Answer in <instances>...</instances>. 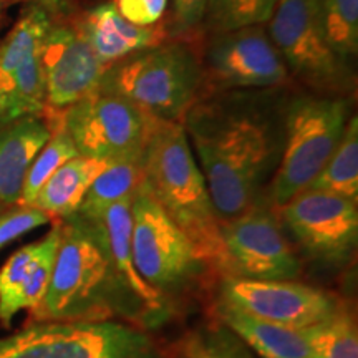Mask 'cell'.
I'll list each match as a JSON object with an SVG mask.
<instances>
[{
  "instance_id": "13",
  "label": "cell",
  "mask_w": 358,
  "mask_h": 358,
  "mask_svg": "<svg viewBox=\"0 0 358 358\" xmlns=\"http://www.w3.org/2000/svg\"><path fill=\"white\" fill-rule=\"evenodd\" d=\"M219 299L257 319L294 330L319 324L338 307L334 297L310 285L236 275H222Z\"/></svg>"
},
{
  "instance_id": "30",
  "label": "cell",
  "mask_w": 358,
  "mask_h": 358,
  "mask_svg": "<svg viewBox=\"0 0 358 358\" xmlns=\"http://www.w3.org/2000/svg\"><path fill=\"white\" fill-rule=\"evenodd\" d=\"M206 15V0H173V19L169 32L173 37H194L203 25Z\"/></svg>"
},
{
  "instance_id": "15",
  "label": "cell",
  "mask_w": 358,
  "mask_h": 358,
  "mask_svg": "<svg viewBox=\"0 0 358 358\" xmlns=\"http://www.w3.org/2000/svg\"><path fill=\"white\" fill-rule=\"evenodd\" d=\"M73 22L96 57L108 66L173 37L164 22L151 27L134 25L111 2L90 8Z\"/></svg>"
},
{
  "instance_id": "7",
  "label": "cell",
  "mask_w": 358,
  "mask_h": 358,
  "mask_svg": "<svg viewBox=\"0 0 358 358\" xmlns=\"http://www.w3.org/2000/svg\"><path fill=\"white\" fill-rule=\"evenodd\" d=\"M156 118L127 98L96 87L57 116L78 155L106 163L143 161Z\"/></svg>"
},
{
  "instance_id": "23",
  "label": "cell",
  "mask_w": 358,
  "mask_h": 358,
  "mask_svg": "<svg viewBox=\"0 0 358 358\" xmlns=\"http://www.w3.org/2000/svg\"><path fill=\"white\" fill-rule=\"evenodd\" d=\"M310 358H358L355 319L347 308L337 307L332 315L301 330Z\"/></svg>"
},
{
  "instance_id": "25",
  "label": "cell",
  "mask_w": 358,
  "mask_h": 358,
  "mask_svg": "<svg viewBox=\"0 0 358 358\" xmlns=\"http://www.w3.org/2000/svg\"><path fill=\"white\" fill-rule=\"evenodd\" d=\"M330 48L350 64L358 53V0H317Z\"/></svg>"
},
{
  "instance_id": "28",
  "label": "cell",
  "mask_w": 358,
  "mask_h": 358,
  "mask_svg": "<svg viewBox=\"0 0 358 358\" xmlns=\"http://www.w3.org/2000/svg\"><path fill=\"white\" fill-rule=\"evenodd\" d=\"M178 358H259L224 324L206 325L187 335Z\"/></svg>"
},
{
  "instance_id": "8",
  "label": "cell",
  "mask_w": 358,
  "mask_h": 358,
  "mask_svg": "<svg viewBox=\"0 0 358 358\" xmlns=\"http://www.w3.org/2000/svg\"><path fill=\"white\" fill-rule=\"evenodd\" d=\"M266 25L289 75L308 92L345 95L352 88L348 64L330 48L317 0H277Z\"/></svg>"
},
{
  "instance_id": "27",
  "label": "cell",
  "mask_w": 358,
  "mask_h": 358,
  "mask_svg": "<svg viewBox=\"0 0 358 358\" xmlns=\"http://www.w3.org/2000/svg\"><path fill=\"white\" fill-rule=\"evenodd\" d=\"M277 0H206L204 20L213 34L266 25Z\"/></svg>"
},
{
  "instance_id": "2",
  "label": "cell",
  "mask_w": 358,
  "mask_h": 358,
  "mask_svg": "<svg viewBox=\"0 0 358 358\" xmlns=\"http://www.w3.org/2000/svg\"><path fill=\"white\" fill-rule=\"evenodd\" d=\"M60 222V243L42 302L30 312L34 322L116 320L124 319L150 329V317L124 287L111 261L100 222L77 214Z\"/></svg>"
},
{
  "instance_id": "26",
  "label": "cell",
  "mask_w": 358,
  "mask_h": 358,
  "mask_svg": "<svg viewBox=\"0 0 358 358\" xmlns=\"http://www.w3.org/2000/svg\"><path fill=\"white\" fill-rule=\"evenodd\" d=\"M48 236L24 245L0 268V324L8 327L17 315V297L42 256Z\"/></svg>"
},
{
  "instance_id": "1",
  "label": "cell",
  "mask_w": 358,
  "mask_h": 358,
  "mask_svg": "<svg viewBox=\"0 0 358 358\" xmlns=\"http://www.w3.org/2000/svg\"><path fill=\"white\" fill-rule=\"evenodd\" d=\"M282 90H203L182 120L221 222L261 201L275 171L289 95Z\"/></svg>"
},
{
  "instance_id": "34",
  "label": "cell",
  "mask_w": 358,
  "mask_h": 358,
  "mask_svg": "<svg viewBox=\"0 0 358 358\" xmlns=\"http://www.w3.org/2000/svg\"><path fill=\"white\" fill-rule=\"evenodd\" d=\"M6 209H7V208H6V206H2V204H0V214H2L3 211H6Z\"/></svg>"
},
{
  "instance_id": "11",
  "label": "cell",
  "mask_w": 358,
  "mask_h": 358,
  "mask_svg": "<svg viewBox=\"0 0 358 358\" xmlns=\"http://www.w3.org/2000/svg\"><path fill=\"white\" fill-rule=\"evenodd\" d=\"M227 275L259 280H292L301 262L282 232L275 214L257 201L252 208L221 222Z\"/></svg>"
},
{
  "instance_id": "10",
  "label": "cell",
  "mask_w": 358,
  "mask_h": 358,
  "mask_svg": "<svg viewBox=\"0 0 358 358\" xmlns=\"http://www.w3.org/2000/svg\"><path fill=\"white\" fill-rule=\"evenodd\" d=\"M203 90L284 88L290 75L266 25L213 34L201 47Z\"/></svg>"
},
{
  "instance_id": "17",
  "label": "cell",
  "mask_w": 358,
  "mask_h": 358,
  "mask_svg": "<svg viewBox=\"0 0 358 358\" xmlns=\"http://www.w3.org/2000/svg\"><path fill=\"white\" fill-rule=\"evenodd\" d=\"M50 136L45 115L0 123V204H19L27 169Z\"/></svg>"
},
{
  "instance_id": "32",
  "label": "cell",
  "mask_w": 358,
  "mask_h": 358,
  "mask_svg": "<svg viewBox=\"0 0 358 358\" xmlns=\"http://www.w3.org/2000/svg\"><path fill=\"white\" fill-rule=\"evenodd\" d=\"M35 2L40 3V6H43L48 12L52 13V15H55L58 8H60V0H35Z\"/></svg>"
},
{
  "instance_id": "21",
  "label": "cell",
  "mask_w": 358,
  "mask_h": 358,
  "mask_svg": "<svg viewBox=\"0 0 358 358\" xmlns=\"http://www.w3.org/2000/svg\"><path fill=\"white\" fill-rule=\"evenodd\" d=\"M143 179V161L108 163V166L93 179L75 214L83 221L98 222L111 204L124 196L133 194L140 187Z\"/></svg>"
},
{
  "instance_id": "6",
  "label": "cell",
  "mask_w": 358,
  "mask_h": 358,
  "mask_svg": "<svg viewBox=\"0 0 358 358\" xmlns=\"http://www.w3.org/2000/svg\"><path fill=\"white\" fill-rule=\"evenodd\" d=\"M0 358H166L151 335L124 320L34 322L0 337Z\"/></svg>"
},
{
  "instance_id": "16",
  "label": "cell",
  "mask_w": 358,
  "mask_h": 358,
  "mask_svg": "<svg viewBox=\"0 0 358 358\" xmlns=\"http://www.w3.org/2000/svg\"><path fill=\"white\" fill-rule=\"evenodd\" d=\"M134 192L111 204L98 222L105 232L106 245L120 279L146 310L151 327H156L168 320L171 313V301L151 287L134 266L131 250V204Z\"/></svg>"
},
{
  "instance_id": "22",
  "label": "cell",
  "mask_w": 358,
  "mask_h": 358,
  "mask_svg": "<svg viewBox=\"0 0 358 358\" xmlns=\"http://www.w3.org/2000/svg\"><path fill=\"white\" fill-rule=\"evenodd\" d=\"M308 189L332 192L358 203V120L350 116L342 140Z\"/></svg>"
},
{
  "instance_id": "12",
  "label": "cell",
  "mask_w": 358,
  "mask_h": 358,
  "mask_svg": "<svg viewBox=\"0 0 358 358\" xmlns=\"http://www.w3.org/2000/svg\"><path fill=\"white\" fill-rule=\"evenodd\" d=\"M279 211L295 241L312 259L329 266L350 261L358 241L357 203L307 187Z\"/></svg>"
},
{
  "instance_id": "20",
  "label": "cell",
  "mask_w": 358,
  "mask_h": 358,
  "mask_svg": "<svg viewBox=\"0 0 358 358\" xmlns=\"http://www.w3.org/2000/svg\"><path fill=\"white\" fill-rule=\"evenodd\" d=\"M50 27L52 13L40 3L34 2L22 12L17 24L0 42V92L22 65L38 55Z\"/></svg>"
},
{
  "instance_id": "29",
  "label": "cell",
  "mask_w": 358,
  "mask_h": 358,
  "mask_svg": "<svg viewBox=\"0 0 358 358\" xmlns=\"http://www.w3.org/2000/svg\"><path fill=\"white\" fill-rule=\"evenodd\" d=\"M48 222H52V217L37 208L10 206L0 214V249Z\"/></svg>"
},
{
  "instance_id": "3",
  "label": "cell",
  "mask_w": 358,
  "mask_h": 358,
  "mask_svg": "<svg viewBox=\"0 0 358 358\" xmlns=\"http://www.w3.org/2000/svg\"><path fill=\"white\" fill-rule=\"evenodd\" d=\"M145 181L206 264L227 275L221 219L181 123L156 120L143 155Z\"/></svg>"
},
{
  "instance_id": "18",
  "label": "cell",
  "mask_w": 358,
  "mask_h": 358,
  "mask_svg": "<svg viewBox=\"0 0 358 358\" xmlns=\"http://www.w3.org/2000/svg\"><path fill=\"white\" fill-rule=\"evenodd\" d=\"M216 312L219 322L232 330L261 358H310L308 345L301 330L287 329L272 322L257 319L219 299Z\"/></svg>"
},
{
  "instance_id": "4",
  "label": "cell",
  "mask_w": 358,
  "mask_h": 358,
  "mask_svg": "<svg viewBox=\"0 0 358 358\" xmlns=\"http://www.w3.org/2000/svg\"><path fill=\"white\" fill-rule=\"evenodd\" d=\"M98 87L156 120L182 123L204 88L201 47L192 38L171 37L110 65Z\"/></svg>"
},
{
  "instance_id": "9",
  "label": "cell",
  "mask_w": 358,
  "mask_h": 358,
  "mask_svg": "<svg viewBox=\"0 0 358 358\" xmlns=\"http://www.w3.org/2000/svg\"><path fill=\"white\" fill-rule=\"evenodd\" d=\"M131 217L133 261L151 287L169 299L203 274L204 259L161 208L145 179L133 196Z\"/></svg>"
},
{
  "instance_id": "14",
  "label": "cell",
  "mask_w": 358,
  "mask_h": 358,
  "mask_svg": "<svg viewBox=\"0 0 358 358\" xmlns=\"http://www.w3.org/2000/svg\"><path fill=\"white\" fill-rule=\"evenodd\" d=\"M40 62L47 93L43 115L48 116L60 115L92 93L108 70L73 19H58L55 15H52V27L40 50Z\"/></svg>"
},
{
  "instance_id": "33",
  "label": "cell",
  "mask_w": 358,
  "mask_h": 358,
  "mask_svg": "<svg viewBox=\"0 0 358 358\" xmlns=\"http://www.w3.org/2000/svg\"><path fill=\"white\" fill-rule=\"evenodd\" d=\"M10 2H13V0H0V8L8 6V3H10Z\"/></svg>"
},
{
  "instance_id": "24",
  "label": "cell",
  "mask_w": 358,
  "mask_h": 358,
  "mask_svg": "<svg viewBox=\"0 0 358 358\" xmlns=\"http://www.w3.org/2000/svg\"><path fill=\"white\" fill-rule=\"evenodd\" d=\"M75 156H78V151L71 141L70 134L62 127L53 128L52 136L42 146V150L35 155L29 169H27L19 206H32L38 191L50 179L52 174Z\"/></svg>"
},
{
  "instance_id": "19",
  "label": "cell",
  "mask_w": 358,
  "mask_h": 358,
  "mask_svg": "<svg viewBox=\"0 0 358 358\" xmlns=\"http://www.w3.org/2000/svg\"><path fill=\"white\" fill-rule=\"evenodd\" d=\"M106 166L108 163L103 159L82 155L75 156L58 168L45 182L37 198L34 199L32 208L48 214L52 221L73 216L93 179Z\"/></svg>"
},
{
  "instance_id": "5",
  "label": "cell",
  "mask_w": 358,
  "mask_h": 358,
  "mask_svg": "<svg viewBox=\"0 0 358 358\" xmlns=\"http://www.w3.org/2000/svg\"><path fill=\"white\" fill-rule=\"evenodd\" d=\"M350 111L348 95L289 93L280 158L268 192L274 208L289 203L317 178L342 140Z\"/></svg>"
},
{
  "instance_id": "31",
  "label": "cell",
  "mask_w": 358,
  "mask_h": 358,
  "mask_svg": "<svg viewBox=\"0 0 358 358\" xmlns=\"http://www.w3.org/2000/svg\"><path fill=\"white\" fill-rule=\"evenodd\" d=\"M111 3L122 17L140 27L158 24L168 7V0H113Z\"/></svg>"
}]
</instances>
